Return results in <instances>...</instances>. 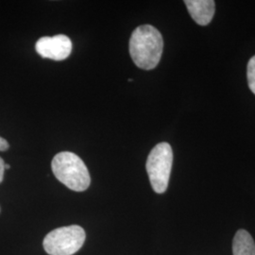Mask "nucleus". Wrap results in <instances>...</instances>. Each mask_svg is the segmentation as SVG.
I'll return each instance as SVG.
<instances>
[{
	"instance_id": "obj_1",
	"label": "nucleus",
	"mask_w": 255,
	"mask_h": 255,
	"mask_svg": "<svg viewBox=\"0 0 255 255\" xmlns=\"http://www.w3.org/2000/svg\"><path fill=\"white\" fill-rule=\"evenodd\" d=\"M164 49L161 32L151 25L137 27L129 39V54L139 68L151 70L160 63Z\"/></svg>"
},
{
	"instance_id": "obj_7",
	"label": "nucleus",
	"mask_w": 255,
	"mask_h": 255,
	"mask_svg": "<svg viewBox=\"0 0 255 255\" xmlns=\"http://www.w3.org/2000/svg\"><path fill=\"white\" fill-rule=\"evenodd\" d=\"M233 255H255V242L246 230H238L233 240Z\"/></svg>"
},
{
	"instance_id": "obj_11",
	"label": "nucleus",
	"mask_w": 255,
	"mask_h": 255,
	"mask_svg": "<svg viewBox=\"0 0 255 255\" xmlns=\"http://www.w3.org/2000/svg\"><path fill=\"white\" fill-rule=\"evenodd\" d=\"M9 168H10V165L5 164V169H9Z\"/></svg>"
},
{
	"instance_id": "obj_9",
	"label": "nucleus",
	"mask_w": 255,
	"mask_h": 255,
	"mask_svg": "<svg viewBox=\"0 0 255 255\" xmlns=\"http://www.w3.org/2000/svg\"><path fill=\"white\" fill-rule=\"evenodd\" d=\"M9 143L2 137H0V151H6L9 149Z\"/></svg>"
},
{
	"instance_id": "obj_3",
	"label": "nucleus",
	"mask_w": 255,
	"mask_h": 255,
	"mask_svg": "<svg viewBox=\"0 0 255 255\" xmlns=\"http://www.w3.org/2000/svg\"><path fill=\"white\" fill-rule=\"evenodd\" d=\"M172 164L173 151L168 143H159L149 152L146 160V172L155 193L163 194L166 191Z\"/></svg>"
},
{
	"instance_id": "obj_4",
	"label": "nucleus",
	"mask_w": 255,
	"mask_h": 255,
	"mask_svg": "<svg viewBox=\"0 0 255 255\" xmlns=\"http://www.w3.org/2000/svg\"><path fill=\"white\" fill-rule=\"evenodd\" d=\"M86 238L85 231L79 225L57 228L48 233L43 246L49 255H73L83 246Z\"/></svg>"
},
{
	"instance_id": "obj_6",
	"label": "nucleus",
	"mask_w": 255,
	"mask_h": 255,
	"mask_svg": "<svg viewBox=\"0 0 255 255\" xmlns=\"http://www.w3.org/2000/svg\"><path fill=\"white\" fill-rule=\"evenodd\" d=\"M184 4L193 20L200 26H207L215 15L214 0H185Z\"/></svg>"
},
{
	"instance_id": "obj_5",
	"label": "nucleus",
	"mask_w": 255,
	"mask_h": 255,
	"mask_svg": "<svg viewBox=\"0 0 255 255\" xmlns=\"http://www.w3.org/2000/svg\"><path fill=\"white\" fill-rule=\"evenodd\" d=\"M72 42L69 37L59 34L53 37H42L36 42L35 49L42 58L54 61H64L72 52Z\"/></svg>"
},
{
	"instance_id": "obj_2",
	"label": "nucleus",
	"mask_w": 255,
	"mask_h": 255,
	"mask_svg": "<svg viewBox=\"0 0 255 255\" xmlns=\"http://www.w3.org/2000/svg\"><path fill=\"white\" fill-rule=\"evenodd\" d=\"M51 168L57 180L73 191H85L90 186L91 177L88 168L75 153L63 151L55 155Z\"/></svg>"
},
{
	"instance_id": "obj_10",
	"label": "nucleus",
	"mask_w": 255,
	"mask_h": 255,
	"mask_svg": "<svg viewBox=\"0 0 255 255\" xmlns=\"http://www.w3.org/2000/svg\"><path fill=\"white\" fill-rule=\"evenodd\" d=\"M4 171H5V163H4L3 159L0 157V183L3 182Z\"/></svg>"
},
{
	"instance_id": "obj_12",
	"label": "nucleus",
	"mask_w": 255,
	"mask_h": 255,
	"mask_svg": "<svg viewBox=\"0 0 255 255\" xmlns=\"http://www.w3.org/2000/svg\"><path fill=\"white\" fill-rule=\"evenodd\" d=\"M132 81H133V80H132V79H128V82H132Z\"/></svg>"
},
{
	"instance_id": "obj_8",
	"label": "nucleus",
	"mask_w": 255,
	"mask_h": 255,
	"mask_svg": "<svg viewBox=\"0 0 255 255\" xmlns=\"http://www.w3.org/2000/svg\"><path fill=\"white\" fill-rule=\"evenodd\" d=\"M247 78L251 91L255 95V55L251 58L247 66Z\"/></svg>"
}]
</instances>
